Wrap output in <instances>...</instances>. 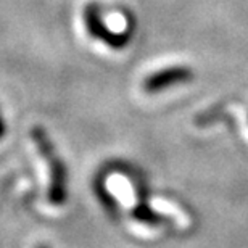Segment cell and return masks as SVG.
Here are the masks:
<instances>
[{
    "mask_svg": "<svg viewBox=\"0 0 248 248\" xmlns=\"http://www.w3.org/2000/svg\"><path fill=\"white\" fill-rule=\"evenodd\" d=\"M31 140L44 158L48 170V190L47 198L53 206H63L68 202V170L64 161L58 155L52 139L42 126L31 129Z\"/></svg>",
    "mask_w": 248,
    "mask_h": 248,
    "instance_id": "cell-1",
    "label": "cell"
},
{
    "mask_svg": "<svg viewBox=\"0 0 248 248\" xmlns=\"http://www.w3.org/2000/svg\"><path fill=\"white\" fill-rule=\"evenodd\" d=\"M82 19L87 32L93 39H97V41H102L110 48L121 50V48L129 46V42H131V32H113L111 29H108V26L102 18L100 7L97 3L91 2L84 7Z\"/></svg>",
    "mask_w": 248,
    "mask_h": 248,
    "instance_id": "cell-2",
    "label": "cell"
},
{
    "mask_svg": "<svg viewBox=\"0 0 248 248\" xmlns=\"http://www.w3.org/2000/svg\"><path fill=\"white\" fill-rule=\"evenodd\" d=\"M195 78V71L192 68L186 66V64H176V66L161 68L158 71L148 74L143 79L142 89L150 95L155 93H161L168 91L172 86H181V84H187L193 81Z\"/></svg>",
    "mask_w": 248,
    "mask_h": 248,
    "instance_id": "cell-3",
    "label": "cell"
},
{
    "mask_svg": "<svg viewBox=\"0 0 248 248\" xmlns=\"http://www.w3.org/2000/svg\"><path fill=\"white\" fill-rule=\"evenodd\" d=\"M132 216L136 221H140L143 224H148V226H158L165 221V216L158 215L155 210H152V208L147 206L145 203H139V205L132 210Z\"/></svg>",
    "mask_w": 248,
    "mask_h": 248,
    "instance_id": "cell-4",
    "label": "cell"
},
{
    "mask_svg": "<svg viewBox=\"0 0 248 248\" xmlns=\"http://www.w3.org/2000/svg\"><path fill=\"white\" fill-rule=\"evenodd\" d=\"M5 134H7V123H5V118L2 115V110H0V139H3Z\"/></svg>",
    "mask_w": 248,
    "mask_h": 248,
    "instance_id": "cell-5",
    "label": "cell"
},
{
    "mask_svg": "<svg viewBox=\"0 0 248 248\" xmlns=\"http://www.w3.org/2000/svg\"><path fill=\"white\" fill-rule=\"evenodd\" d=\"M34 248H52V247L48 245V244H46V242H41V244H37Z\"/></svg>",
    "mask_w": 248,
    "mask_h": 248,
    "instance_id": "cell-6",
    "label": "cell"
}]
</instances>
